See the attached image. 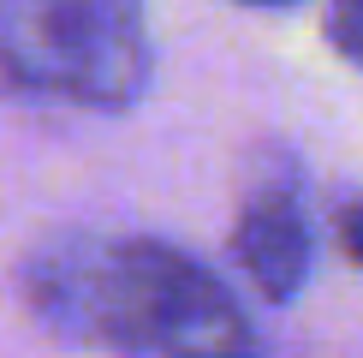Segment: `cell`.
<instances>
[{
  "mask_svg": "<svg viewBox=\"0 0 363 358\" xmlns=\"http://www.w3.org/2000/svg\"><path fill=\"white\" fill-rule=\"evenodd\" d=\"M143 0H0V102L125 114L149 96Z\"/></svg>",
  "mask_w": 363,
  "mask_h": 358,
  "instance_id": "2",
  "label": "cell"
},
{
  "mask_svg": "<svg viewBox=\"0 0 363 358\" xmlns=\"http://www.w3.org/2000/svg\"><path fill=\"white\" fill-rule=\"evenodd\" d=\"M328 42H334L352 66H363V0H334V6H328Z\"/></svg>",
  "mask_w": 363,
  "mask_h": 358,
  "instance_id": "4",
  "label": "cell"
},
{
  "mask_svg": "<svg viewBox=\"0 0 363 358\" xmlns=\"http://www.w3.org/2000/svg\"><path fill=\"white\" fill-rule=\"evenodd\" d=\"M233 263L268 305H292L315 268V227L292 168L262 173L233 215Z\"/></svg>",
  "mask_w": 363,
  "mask_h": 358,
  "instance_id": "3",
  "label": "cell"
},
{
  "mask_svg": "<svg viewBox=\"0 0 363 358\" xmlns=\"http://www.w3.org/2000/svg\"><path fill=\"white\" fill-rule=\"evenodd\" d=\"M245 6H298V0H245Z\"/></svg>",
  "mask_w": 363,
  "mask_h": 358,
  "instance_id": "6",
  "label": "cell"
},
{
  "mask_svg": "<svg viewBox=\"0 0 363 358\" xmlns=\"http://www.w3.org/2000/svg\"><path fill=\"white\" fill-rule=\"evenodd\" d=\"M18 293L54 340L101 358H262L226 281L149 233L60 227L18 263Z\"/></svg>",
  "mask_w": 363,
  "mask_h": 358,
  "instance_id": "1",
  "label": "cell"
},
{
  "mask_svg": "<svg viewBox=\"0 0 363 358\" xmlns=\"http://www.w3.org/2000/svg\"><path fill=\"white\" fill-rule=\"evenodd\" d=\"M334 239H340V251L363 268V197H345L334 209Z\"/></svg>",
  "mask_w": 363,
  "mask_h": 358,
  "instance_id": "5",
  "label": "cell"
}]
</instances>
